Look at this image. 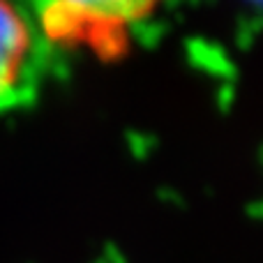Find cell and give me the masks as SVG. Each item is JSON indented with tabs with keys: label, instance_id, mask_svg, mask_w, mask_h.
<instances>
[{
	"label": "cell",
	"instance_id": "6da1fadb",
	"mask_svg": "<svg viewBox=\"0 0 263 263\" xmlns=\"http://www.w3.org/2000/svg\"><path fill=\"white\" fill-rule=\"evenodd\" d=\"M159 0H44L42 37L63 46H88L114 60L127 51V28L157 9Z\"/></svg>",
	"mask_w": 263,
	"mask_h": 263
},
{
	"label": "cell",
	"instance_id": "7a4b0ae2",
	"mask_svg": "<svg viewBox=\"0 0 263 263\" xmlns=\"http://www.w3.org/2000/svg\"><path fill=\"white\" fill-rule=\"evenodd\" d=\"M37 55V35L26 14L12 0H0V111L23 106L35 92Z\"/></svg>",
	"mask_w": 263,
	"mask_h": 263
},
{
	"label": "cell",
	"instance_id": "3957f363",
	"mask_svg": "<svg viewBox=\"0 0 263 263\" xmlns=\"http://www.w3.org/2000/svg\"><path fill=\"white\" fill-rule=\"evenodd\" d=\"M250 3H256V0H250Z\"/></svg>",
	"mask_w": 263,
	"mask_h": 263
}]
</instances>
